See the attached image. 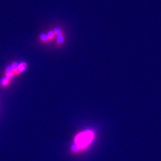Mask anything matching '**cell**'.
<instances>
[{
  "label": "cell",
  "instance_id": "obj_5",
  "mask_svg": "<svg viewBox=\"0 0 161 161\" xmlns=\"http://www.w3.org/2000/svg\"><path fill=\"white\" fill-rule=\"evenodd\" d=\"M40 40L42 43L47 44L50 42V40L48 39V35L46 34H42L40 36Z\"/></svg>",
  "mask_w": 161,
  "mask_h": 161
},
{
  "label": "cell",
  "instance_id": "obj_2",
  "mask_svg": "<svg viewBox=\"0 0 161 161\" xmlns=\"http://www.w3.org/2000/svg\"><path fill=\"white\" fill-rule=\"evenodd\" d=\"M66 39V35L64 32V31L60 34L59 36L57 37V40L56 42V46L57 48H60L64 44V42L65 41Z\"/></svg>",
  "mask_w": 161,
  "mask_h": 161
},
{
  "label": "cell",
  "instance_id": "obj_9",
  "mask_svg": "<svg viewBox=\"0 0 161 161\" xmlns=\"http://www.w3.org/2000/svg\"><path fill=\"white\" fill-rule=\"evenodd\" d=\"M4 74H5V75H6V77L9 78V79H12V80L13 79V78H14L15 76V75L14 74V73H13V72H7V73H4Z\"/></svg>",
  "mask_w": 161,
  "mask_h": 161
},
{
  "label": "cell",
  "instance_id": "obj_4",
  "mask_svg": "<svg viewBox=\"0 0 161 161\" xmlns=\"http://www.w3.org/2000/svg\"><path fill=\"white\" fill-rule=\"evenodd\" d=\"M28 64L26 62H21L19 64L18 69L15 73V75H19L23 72L28 67Z\"/></svg>",
  "mask_w": 161,
  "mask_h": 161
},
{
  "label": "cell",
  "instance_id": "obj_1",
  "mask_svg": "<svg viewBox=\"0 0 161 161\" xmlns=\"http://www.w3.org/2000/svg\"><path fill=\"white\" fill-rule=\"evenodd\" d=\"M94 134L91 131H84L78 134L74 140L75 143L78 148L84 149L89 146L94 139Z\"/></svg>",
  "mask_w": 161,
  "mask_h": 161
},
{
  "label": "cell",
  "instance_id": "obj_7",
  "mask_svg": "<svg viewBox=\"0 0 161 161\" xmlns=\"http://www.w3.org/2000/svg\"><path fill=\"white\" fill-rule=\"evenodd\" d=\"M19 64L18 62L16 61H14L12 63V64L10 65L12 66V71L14 73V74L15 75V73L18 69V66H19Z\"/></svg>",
  "mask_w": 161,
  "mask_h": 161
},
{
  "label": "cell",
  "instance_id": "obj_3",
  "mask_svg": "<svg viewBox=\"0 0 161 161\" xmlns=\"http://www.w3.org/2000/svg\"><path fill=\"white\" fill-rule=\"evenodd\" d=\"M12 80H13L5 76L4 78H2L1 79V80H0V87L3 89L7 87L8 86H9L11 84Z\"/></svg>",
  "mask_w": 161,
  "mask_h": 161
},
{
  "label": "cell",
  "instance_id": "obj_6",
  "mask_svg": "<svg viewBox=\"0 0 161 161\" xmlns=\"http://www.w3.org/2000/svg\"><path fill=\"white\" fill-rule=\"evenodd\" d=\"M47 35H48V39L50 40V42H51L53 41L54 38H56V35L54 34V32L53 31V30H50L48 33H47Z\"/></svg>",
  "mask_w": 161,
  "mask_h": 161
},
{
  "label": "cell",
  "instance_id": "obj_8",
  "mask_svg": "<svg viewBox=\"0 0 161 161\" xmlns=\"http://www.w3.org/2000/svg\"><path fill=\"white\" fill-rule=\"evenodd\" d=\"M53 31L54 32V34L56 37L59 36L60 34H61L63 32V30L61 28H59V27H57L56 28H55L54 29H53Z\"/></svg>",
  "mask_w": 161,
  "mask_h": 161
},
{
  "label": "cell",
  "instance_id": "obj_10",
  "mask_svg": "<svg viewBox=\"0 0 161 161\" xmlns=\"http://www.w3.org/2000/svg\"><path fill=\"white\" fill-rule=\"evenodd\" d=\"M13 72L12 71V68L11 66H8L6 67V69H5V72L4 73H7V72Z\"/></svg>",
  "mask_w": 161,
  "mask_h": 161
}]
</instances>
